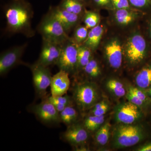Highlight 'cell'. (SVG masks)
Here are the masks:
<instances>
[{
	"label": "cell",
	"instance_id": "cell-10",
	"mask_svg": "<svg viewBox=\"0 0 151 151\" xmlns=\"http://www.w3.org/2000/svg\"><path fill=\"white\" fill-rule=\"evenodd\" d=\"M89 132L83 124L76 123L68 126L61 135L62 139L73 147L86 145L89 139Z\"/></svg>",
	"mask_w": 151,
	"mask_h": 151
},
{
	"label": "cell",
	"instance_id": "cell-13",
	"mask_svg": "<svg viewBox=\"0 0 151 151\" xmlns=\"http://www.w3.org/2000/svg\"><path fill=\"white\" fill-rule=\"evenodd\" d=\"M141 109L130 102L123 103L117 108L116 120L122 124H134L142 118L144 114Z\"/></svg>",
	"mask_w": 151,
	"mask_h": 151
},
{
	"label": "cell",
	"instance_id": "cell-1",
	"mask_svg": "<svg viewBox=\"0 0 151 151\" xmlns=\"http://www.w3.org/2000/svg\"><path fill=\"white\" fill-rule=\"evenodd\" d=\"M3 9L8 32L21 34L28 38L35 35L32 25L33 9L28 0H9Z\"/></svg>",
	"mask_w": 151,
	"mask_h": 151
},
{
	"label": "cell",
	"instance_id": "cell-21",
	"mask_svg": "<svg viewBox=\"0 0 151 151\" xmlns=\"http://www.w3.org/2000/svg\"><path fill=\"white\" fill-rule=\"evenodd\" d=\"M136 14L128 9H116L115 13L116 21L119 24L127 25L132 23L136 19Z\"/></svg>",
	"mask_w": 151,
	"mask_h": 151
},
{
	"label": "cell",
	"instance_id": "cell-32",
	"mask_svg": "<svg viewBox=\"0 0 151 151\" xmlns=\"http://www.w3.org/2000/svg\"><path fill=\"white\" fill-rule=\"evenodd\" d=\"M88 4L96 7L113 8L111 0H89Z\"/></svg>",
	"mask_w": 151,
	"mask_h": 151
},
{
	"label": "cell",
	"instance_id": "cell-20",
	"mask_svg": "<svg viewBox=\"0 0 151 151\" xmlns=\"http://www.w3.org/2000/svg\"><path fill=\"white\" fill-rule=\"evenodd\" d=\"M60 116L61 123L68 127L77 122L78 113L73 105H69L60 113Z\"/></svg>",
	"mask_w": 151,
	"mask_h": 151
},
{
	"label": "cell",
	"instance_id": "cell-3",
	"mask_svg": "<svg viewBox=\"0 0 151 151\" xmlns=\"http://www.w3.org/2000/svg\"><path fill=\"white\" fill-rule=\"evenodd\" d=\"M72 97L78 109L85 111L92 109L99 102L100 92L94 82L84 81L76 84Z\"/></svg>",
	"mask_w": 151,
	"mask_h": 151
},
{
	"label": "cell",
	"instance_id": "cell-17",
	"mask_svg": "<svg viewBox=\"0 0 151 151\" xmlns=\"http://www.w3.org/2000/svg\"><path fill=\"white\" fill-rule=\"evenodd\" d=\"M136 82L138 87L146 90L151 87V62L147 63L137 73Z\"/></svg>",
	"mask_w": 151,
	"mask_h": 151
},
{
	"label": "cell",
	"instance_id": "cell-29",
	"mask_svg": "<svg viewBox=\"0 0 151 151\" xmlns=\"http://www.w3.org/2000/svg\"><path fill=\"white\" fill-rule=\"evenodd\" d=\"M48 98L52 103H56L66 106L73 105V103H74L73 97L68 96L67 94L56 97L51 96L48 97Z\"/></svg>",
	"mask_w": 151,
	"mask_h": 151
},
{
	"label": "cell",
	"instance_id": "cell-27",
	"mask_svg": "<svg viewBox=\"0 0 151 151\" xmlns=\"http://www.w3.org/2000/svg\"><path fill=\"white\" fill-rule=\"evenodd\" d=\"M100 19L99 14L92 11H85L83 17L85 27L88 29H91L98 25Z\"/></svg>",
	"mask_w": 151,
	"mask_h": 151
},
{
	"label": "cell",
	"instance_id": "cell-23",
	"mask_svg": "<svg viewBox=\"0 0 151 151\" xmlns=\"http://www.w3.org/2000/svg\"><path fill=\"white\" fill-rule=\"evenodd\" d=\"M105 116L89 115L84 119L83 123L84 127L90 132H96L105 122Z\"/></svg>",
	"mask_w": 151,
	"mask_h": 151
},
{
	"label": "cell",
	"instance_id": "cell-2",
	"mask_svg": "<svg viewBox=\"0 0 151 151\" xmlns=\"http://www.w3.org/2000/svg\"><path fill=\"white\" fill-rule=\"evenodd\" d=\"M149 137L147 130L140 125L122 124L114 131V146L118 148L128 147L142 142Z\"/></svg>",
	"mask_w": 151,
	"mask_h": 151
},
{
	"label": "cell",
	"instance_id": "cell-12",
	"mask_svg": "<svg viewBox=\"0 0 151 151\" xmlns=\"http://www.w3.org/2000/svg\"><path fill=\"white\" fill-rule=\"evenodd\" d=\"M48 12L59 22L68 34L77 26L81 17L69 12L58 5L50 6Z\"/></svg>",
	"mask_w": 151,
	"mask_h": 151
},
{
	"label": "cell",
	"instance_id": "cell-31",
	"mask_svg": "<svg viewBox=\"0 0 151 151\" xmlns=\"http://www.w3.org/2000/svg\"><path fill=\"white\" fill-rule=\"evenodd\" d=\"M130 5L134 7L151 10V0H129Z\"/></svg>",
	"mask_w": 151,
	"mask_h": 151
},
{
	"label": "cell",
	"instance_id": "cell-28",
	"mask_svg": "<svg viewBox=\"0 0 151 151\" xmlns=\"http://www.w3.org/2000/svg\"><path fill=\"white\" fill-rule=\"evenodd\" d=\"M109 107L110 105L107 100H104L99 101L92 109H90L89 115L104 116L108 112Z\"/></svg>",
	"mask_w": 151,
	"mask_h": 151
},
{
	"label": "cell",
	"instance_id": "cell-6",
	"mask_svg": "<svg viewBox=\"0 0 151 151\" xmlns=\"http://www.w3.org/2000/svg\"><path fill=\"white\" fill-rule=\"evenodd\" d=\"M78 45L71 39L62 45V50L56 65L60 70L74 75L78 72L77 53Z\"/></svg>",
	"mask_w": 151,
	"mask_h": 151
},
{
	"label": "cell",
	"instance_id": "cell-33",
	"mask_svg": "<svg viewBox=\"0 0 151 151\" xmlns=\"http://www.w3.org/2000/svg\"><path fill=\"white\" fill-rule=\"evenodd\" d=\"M111 1L113 8H115L116 9H130L131 6L129 0H111Z\"/></svg>",
	"mask_w": 151,
	"mask_h": 151
},
{
	"label": "cell",
	"instance_id": "cell-36",
	"mask_svg": "<svg viewBox=\"0 0 151 151\" xmlns=\"http://www.w3.org/2000/svg\"><path fill=\"white\" fill-rule=\"evenodd\" d=\"M145 90L146 92H147V94H148L149 97H150L151 99V87Z\"/></svg>",
	"mask_w": 151,
	"mask_h": 151
},
{
	"label": "cell",
	"instance_id": "cell-26",
	"mask_svg": "<svg viewBox=\"0 0 151 151\" xmlns=\"http://www.w3.org/2000/svg\"><path fill=\"white\" fill-rule=\"evenodd\" d=\"M88 29L85 26H78L76 27L73 37H71L72 41L78 46L82 45L88 36Z\"/></svg>",
	"mask_w": 151,
	"mask_h": 151
},
{
	"label": "cell",
	"instance_id": "cell-24",
	"mask_svg": "<svg viewBox=\"0 0 151 151\" xmlns=\"http://www.w3.org/2000/svg\"><path fill=\"white\" fill-rule=\"evenodd\" d=\"M84 70L85 75L91 79L98 78L101 74V69L97 60L93 58L84 68Z\"/></svg>",
	"mask_w": 151,
	"mask_h": 151
},
{
	"label": "cell",
	"instance_id": "cell-15",
	"mask_svg": "<svg viewBox=\"0 0 151 151\" xmlns=\"http://www.w3.org/2000/svg\"><path fill=\"white\" fill-rule=\"evenodd\" d=\"M69 74L64 70H60L52 78L50 84L51 96H62L66 94L70 86Z\"/></svg>",
	"mask_w": 151,
	"mask_h": 151
},
{
	"label": "cell",
	"instance_id": "cell-11",
	"mask_svg": "<svg viewBox=\"0 0 151 151\" xmlns=\"http://www.w3.org/2000/svg\"><path fill=\"white\" fill-rule=\"evenodd\" d=\"M62 47V45L42 39L41 50L36 62L46 67L56 65L61 53Z\"/></svg>",
	"mask_w": 151,
	"mask_h": 151
},
{
	"label": "cell",
	"instance_id": "cell-30",
	"mask_svg": "<svg viewBox=\"0 0 151 151\" xmlns=\"http://www.w3.org/2000/svg\"><path fill=\"white\" fill-rule=\"evenodd\" d=\"M127 99L130 103L139 106L141 108L147 110L150 107L143 101L139 98L129 89H128V92L127 94Z\"/></svg>",
	"mask_w": 151,
	"mask_h": 151
},
{
	"label": "cell",
	"instance_id": "cell-18",
	"mask_svg": "<svg viewBox=\"0 0 151 151\" xmlns=\"http://www.w3.org/2000/svg\"><path fill=\"white\" fill-rule=\"evenodd\" d=\"M61 8L81 16L85 12L86 4L77 0H61L58 5Z\"/></svg>",
	"mask_w": 151,
	"mask_h": 151
},
{
	"label": "cell",
	"instance_id": "cell-7",
	"mask_svg": "<svg viewBox=\"0 0 151 151\" xmlns=\"http://www.w3.org/2000/svg\"><path fill=\"white\" fill-rule=\"evenodd\" d=\"M29 110L44 124L55 125L61 123L60 113L48 97L39 104L30 105Z\"/></svg>",
	"mask_w": 151,
	"mask_h": 151
},
{
	"label": "cell",
	"instance_id": "cell-37",
	"mask_svg": "<svg viewBox=\"0 0 151 151\" xmlns=\"http://www.w3.org/2000/svg\"><path fill=\"white\" fill-rule=\"evenodd\" d=\"M77 1L84 3L85 4H89V0H77Z\"/></svg>",
	"mask_w": 151,
	"mask_h": 151
},
{
	"label": "cell",
	"instance_id": "cell-34",
	"mask_svg": "<svg viewBox=\"0 0 151 151\" xmlns=\"http://www.w3.org/2000/svg\"><path fill=\"white\" fill-rule=\"evenodd\" d=\"M138 151H151V140L147 141L138 148Z\"/></svg>",
	"mask_w": 151,
	"mask_h": 151
},
{
	"label": "cell",
	"instance_id": "cell-4",
	"mask_svg": "<svg viewBox=\"0 0 151 151\" xmlns=\"http://www.w3.org/2000/svg\"><path fill=\"white\" fill-rule=\"evenodd\" d=\"M37 30L42 39L58 44L63 45L71 39L59 22L48 12L42 17Z\"/></svg>",
	"mask_w": 151,
	"mask_h": 151
},
{
	"label": "cell",
	"instance_id": "cell-14",
	"mask_svg": "<svg viewBox=\"0 0 151 151\" xmlns=\"http://www.w3.org/2000/svg\"><path fill=\"white\" fill-rule=\"evenodd\" d=\"M105 51L111 67L115 69L120 68L123 59V50L120 41L114 38L108 42L105 45Z\"/></svg>",
	"mask_w": 151,
	"mask_h": 151
},
{
	"label": "cell",
	"instance_id": "cell-9",
	"mask_svg": "<svg viewBox=\"0 0 151 151\" xmlns=\"http://www.w3.org/2000/svg\"><path fill=\"white\" fill-rule=\"evenodd\" d=\"M27 43L14 47L3 52L0 55V75H6L16 65L22 63V58Z\"/></svg>",
	"mask_w": 151,
	"mask_h": 151
},
{
	"label": "cell",
	"instance_id": "cell-35",
	"mask_svg": "<svg viewBox=\"0 0 151 151\" xmlns=\"http://www.w3.org/2000/svg\"><path fill=\"white\" fill-rule=\"evenodd\" d=\"M147 24L148 36L151 42V16L149 17Z\"/></svg>",
	"mask_w": 151,
	"mask_h": 151
},
{
	"label": "cell",
	"instance_id": "cell-8",
	"mask_svg": "<svg viewBox=\"0 0 151 151\" xmlns=\"http://www.w3.org/2000/svg\"><path fill=\"white\" fill-rule=\"evenodd\" d=\"M29 67L32 75L33 82L36 92L39 97L45 95L46 90L51 84V72L48 67L37 62L32 64H26Z\"/></svg>",
	"mask_w": 151,
	"mask_h": 151
},
{
	"label": "cell",
	"instance_id": "cell-25",
	"mask_svg": "<svg viewBox=\"0 0 151 151\" xmlns=\"http://www.w3.org/2000/svg\"><path fill=\"white\" fill-rule=\"evenodd\" d=\"M107 88L116 97H122L126 94L124 84L120 81L115 79L108 80L106 84Z\"/></svg>",
	"mask_w": 151,
	"mask_h": 151
},
{
	"label": "cell",
	"instance_id": "cell-22",
	"mask_svg": "<svg viewBox=\"0 0 151 151\" xmlns=\"http://www.w3.org/2000/svg\"><path fill=\"white\" fill-rule=\"evenodd\" d=\"M111 124L106 123L96 131L94 138L98 145L104 146L108 143L111 135Z\"/></svg>",
	"mask_w": 151,
	"mask_h": 151
},
{
	"label": "cell",
	"instance_id": "cell-5",
	"mask_svg": "<svg viewBox=\"0 0 151 151\" xmlns=\"http://www.w3.org/2000/svg\"><path fill=\"white\" fill-rule=\"evenodd\" d=\"M150 47L148 42L139 33L132 35L127 42L125 53L130 63L139 64L148 57Z\"/></svg>",
	"mask_w": 151,
	"mask_h": 151
},
{
	"label": "cell",
	"instance_id": "cell-16",
	"mask_svg": "<svg viewBox=\"0 0 151 151\" xmlns=\"http://www.w3.org/2000/svg\"><path fill=\"white\" fill-rule=\"evenodd\" d=\"M104 30L103 26L98 25L91 29L88 33L86 40L82 45L90 49L92 51L97 49L103 35Z\"/></svg>",
	"mask_w": 151,
	"mask_h": 151
},
{
	"label": "cell",
	"instance_id": "cell-19",
	"mask_svg": "<svg viewBox=\"0 0 151 151\" xmlns=\"http://www.w3.org/2000/svg\"><path fill=\"white\" fill-rule=\"evenodd\" d=\"M92 50L83 45L78 46L77 53L78 72L83 70L84 68L92 58Z\"/></svg>",
	"mask_w": 151,
	"mask_h": 151
}]
</instances>
